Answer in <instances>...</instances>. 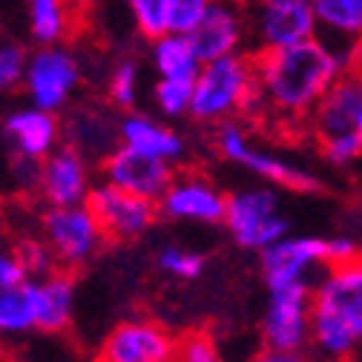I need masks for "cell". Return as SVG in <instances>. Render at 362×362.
<instances>
[{"mask_svg": "<svg viewBox=\"0 0 362 362\" xmlns=\"http://www.w3.org/2000/svg\"><path fill=\"white\" fill-rule=\"evenodd\" d=\"M178 339L153 320H127L115 325L101 348L98 362H173Z\"/></svg>", "mask_w": 362, "mask_h": 362, "instance_id": "5bb4252c", "label": "cell"}, {"mask_svg": "<svg viewBox=\"0 0 362 362\" xmlns=\"http://www.w3.org/2000/svg\"><path fill=\"white\" fill-rule=\"evenodd\" d=\"M141 98V64L135 58H118L107 75V101L115 110H139Z\"/></svg>", "mask_w": 362, "mask_h": 362, "instance_id": "484cf974", "label": "cell"}, {"mask_svg": "<svg viewBox=\"0 0 362 362\" xmlns=\"http://www.w3.org/2000/svg\"><path fill=\"white\" fill-rule=\"evenodd\" d=\"M362 98V78L345 69L308 112L302 129L331 167H348L362 158V139L356 132V110Z\"/></svg>", "mask_w": 362, "mask_h": 362, "instance_id": "3957f363", "label": "cell"}, {"mask_svg": "<svg viewBox=\"0 0 362 362\" xmlns=\"http://www.w3.org/2000/svg\"><path fill=\"white\" fill-rule=\"evenodd\" d=\"M72 6L66 0H26V26L35 47L64 43L72 35Z\"/></svg>", "mask_w": 362, "mask_h": 362, "instance_id": "cb8c5ba5", "label": "cell"}, {"mask_svg": "<svg viewBox=\"0 0 362 362\" xmlns=\"http://www.w3.org/2000/svg\"><path fill=\"white\" fill-rule=\"evenodd\" d=\"M216 150L224 161H230L242 170H250L253 175L270 181L274 187H285V190H296V193H313L320 190V175L299 167V164H291L279 156H274L270 150L259 147L250 132L245 129L242 121H221L216 124Z\"/></svg>", "mask_w": 362, "mask_h": 362, "instance_id": "8992f818", "label": "cell"}, {"mask_svg": "<svg viewBox=\"0 0 362 362\" xmlns=\"http://www.w3.org/2000/svg\"><path fill=\"white\" fill-rule=\"evenodd\" d=\"M356 256H362V253H359V245L354 239H348V236L328 239V264H339V262H348Z\"/></svg>", "mask_w": 362, "mask_h": 362, "instance_id": "e575fe53", "label": "cell"}, {"mask_svg": "<svg viewBox=\"0 0 362 362\" xmlns=\"http://www.w3.org/2000/svg\"><path fill=\"white\" fill-rule=\"evenodd\" d=\"M40 230H43V245L52 250L58 267L64 270H78L89 264L107 245L101 224L93 216V210L86 207V202L49 207L43 213Z\"/></svg>", "mask_w": 362, "mask_h": 362, "instance_id": "9c48e42d", "label": "cell"}, {"mask_svg": "<svg viewBox=\"0 0 362 362\" xmlns=\"http://www.w3.org/2000/svg\"><path fill=\"white\" fill-rule=\"evenodd\" d=\"M118 144L147 153V156H156V158H164L170 164H178L187 156L185 135L173 127H167L164 121L147 115V112H139V110H129L118 118Z\"/></svg>", "mask_w": 362, "mask_h": 362, "instance_id": "44dd1931", "label": "cell"}, {"mask_svg": "<svg viewBox=\"0 0 362 362\" xmlns=\"http://www.w3.org/2000/svg\"><path fill=\"white\" fill-rule=\"evenodd\" d=\"M173 362H224L218 348L213 345L210 337L204 334H190L185 339H178L175 348V359Z\"/></svg>", "mask_w": 362, "mask_h": 362, "instance_id": "d6a6232c", "label": "cell"}, {"mask_svg": "<svg viewBox=\"0 0 362 362\" xmlns=\"http://www.w3.org/2000/svg\"><path fill=\"white\" fill-rule=\"evenodd\" d=\"M23 279H29V276H26V267H23L18 250H9L6 245H0V291L21 285Z\"/></svg>", "mask_w": 362, "mask_h": 362, "instance_id": "836d02e7", "label": "cell"}, {"mask_svg": "<svg viewBox=\"0 0 362 362\" xmlns=\"http://www.w3.org/2000/svg\"><path fill=\"white\" fill-rule=\"evenodd\" d=\"M101 181H110V185L132 193V196H141L150 202H158V196L164 193V187L173 181L175 175V164L139 153L132 147L118 144L101 164Z\"/></svg>", "mask_w": 362, "mask_h": 362, "instance_id": "9a60e30c", "label": "cell"}, {"mask_svg": "<svg viewBox=\"0 0 362 362\" xmlns=\"http://www.w3.org/2000/svg\"><path fill=\"white\" fill-rule=\"evenodd\" d=\"M247 23V52L293 47L316 35L310 0H242Z\"/></svg>", "mask_w": 362, "mask_h": 362, "instance_id": "ba28073f", "label": "cell"}, {"mask_svg": "<svg viewBox=\"0 0 362 362\" xmlns=\"http://www.w3.org/2000/svg\"><path fill=\"white\" fill-rule=\"evenodd\" d=\"M153 104L158 115L164 118H185L190 110L193 81H173V78H156L153 83Z\"/></svg>", "mask_w": 362, "mask_h": 362, "instance_id": "4316f807", "label": "cell"}, {"mask_svg": "<svg viewBox=\"0 0 362 362\" xmlns=\"http://www.w3.org/2000/svg\"><path fill=\"white\" fill-rule=\"evenodd\" d=\"M187 37L202 64L230 52H247V23L242 0H213L202 21L187 32Z\"/></svg>", "mask_w": 362, "mask_h": 362, "instance_id": "e0dca14e", "label": "cell"}, {"mask_svg": "<svg viewBox=\"0 0 362 362\" xmlns=\"http://www.w3.org/2000/svg\"><path fill=\"white\" fill-rule=\"evenodd\" d=\"M325 362L362 348V256L328 264L310 291V345Z\"/></svg>", "mask_w": 362, "mask_h": 362, "instance_id": "7a4b0ae2", "label": "cell"}, {"mask_svg": "<svg viewBox=\"0 0 362 362\" xmlns=\"http://www.w3.org/2000/svg\"><path fill=\"white\" fill-rule=\"evenodd\" d=\"M0 224H4V210H0Z\"/></svg>", "mask_w": 362, "mask_h": 362, "instance_id": "ab89813d", "label": "cell"}, {"mask_svg": "<svg viewBox=\"0 0 362 362\" xmlns=\"http://www.w3.org/2000/svg\"><path fill=\"white\" fill-rule=\"evenodd\" d=\"M66 4H69L72 9H83V6L89 4V0H66Z\"/></svg>", "mask_w": 362, "mask_h": 362, "instance_id": "f35d334b", "label": "cell"}, {"mask_svg": "<svg viewBox=\"0 0 362 362\" xmlns=\"http://www.w3.org/2000/svg\"><path fill=\"white\" fill-rule=\"evenodd\" d=\"M150 66L156 78L173 81H196L202 61L193 52V43L181 32H164L150 40Z\"/></svg>", "mask_w": 362, "mask_h": 362, "instance_id": "603a6c76", "label": "cell"}, {"mask_svg": "<svg viewBox=\"0 0 362 362\" xmlns=\"http://www.w3.org/2000/svg\"><path fill=\"white\" fill-rule=\"evenodd\" d=\"M93 161H86L78 150L69 144H58L47 158L37 164V181L35 190L49 207H64V204H83L89 190L95 185Z\"/></svg>", "mask_w": 362, "mask_h": 362, "instance_id": "4fadbf2b", "label": "cell"}, {"mask_svg": "<svg viewBox=\"0 0 362 362\" xmlns=\"http://www.w3.org/2000/svg\"><path fill=\"white\" fill-rule=\"evenodd\" d=\"M26 58H29V49L23 43L0 37V93H15L23 83Z\"/></svg>", "mask_w": 362, "mask_h": 362, "instance_id": "f546056e", "label": "cell"}, {"mask_svg": "<svg viewBox=\"0 0 362 362\" xmlns=\"http://www.w3.org/2000/svg\"><path fill=\"white\" fill-rule=\"evenodd\" d=\"M253 98V55L230 52L202 64L196 81L187 118L196 124H221L247 112Z\"/></svg>", "mask_w": 362, "mask_h": 362, "instance_id": "277c9868", "label": "cell"}, {"mask_svg": "<svg viewBox=\"0 0 362 362\" xmlns=\"http://www.w3.org/2000/svg\"><path fill=\"white\" fill-rule=\"evenodd\" d=\"M250 55L253 98L247 112H259L285 129H302L308 112L322 98L325 89L345 69H351L348 61L316 35L293 47Z\"/></svg>", "mask_w": 362, "mask_h": 362, "instance_id": "6da1fadb", "label": "cell"}, {"mask_svg": "<svg viewBox=\"0 0 362 362\" xmlns=\"http://www.w3.org/2000/svg\"><path fill=\"white\" fill-rule=\"evenodd\" d=\"M61 121V141L78 150L86 161L101 164L118 147V118L101 104H69Z\"/></svg>", "mask_w": 362, "mask_h": 362, "instance_id": "ac0fdd59", "label": "cell"}, {"mask_svg": "<svg viewBox=\"0 0 362 362\" xmlns=\"http://www.w3.org/2000/svg\"><path fill=\"white\" fill-rule=\"evenodd\" d=\"M18 256H21L23 267H26L29 279H37L43 274H52V270H58V262H55L52 250L43 242H23V245H18Z\"/></svg>", "mask_w": 362, "mask_h": 362, "instance_id": "1f68e13d", "label": "cell"}, {"mask_svg": "<svg viewBox=\"0 0 362 362\" xmlns=\"http://www.w3.org/2000/svg\"><path fill=\"white\" fill-rule=\"evenodd\" d=\"M35 302V331L64 334L75 320V276L72 270H52L37 279H29Z\"/></svg>", "mask_w": 362, "mask_h": 362, "instance_id": "ffe728a7", "label": "cell"}, {"mask_svg": "<svg viewBox=\"0 0 362 362\" xmlns=\"http://www.w3.org/2000/svg\"><path fill=\"white\" fill-rule=\"evenodd\" d=\"M351 69L362 78V35H359V40L354 43V49H351Z\"/></svg>", "mask_w": 362, "mask_h": 362, "instance_id": "8d00e7d4", "label": "cell"}, {"mask_svg": "<svg viewBox=\"0 0 362 362\" xmlns=\"http://www.w3.org/2000/svg\"><path fill=\"white\" fill-rule=\"evenodd\" d=\"M224 196L210 178L199 173H175L173 181L158 196V213L170 221L190 224H221L224 218Z\"/></svg>", "mask_w": 362, "mask_h": 362, "instance_id": "2e32d148", "label": "cell"}, {"mask_svg": "<svg viewBox=\"0 0 362 362\" xmlns=\"http://www.w3.org/2000/svg\"><path fill=\"white\" fill-rule=\"evenodd\" d=\"M127 9L141 37L153 40L167 32V0H127Z\"/></svg>", "mask_w": 362, "mask_h": 362, "instance_id": "f1b7e54d", "label": "cell"}, {"mask_svg": "<svg viewBox=\"0 0 362 362\" xmlns=\"http://www.w3.org/2000/svg\"><path fill=\"white\" fill-rule=\"evenodd\" d=\"M4 139L18 158L40 161L61 144V118L58 112L40 107H18L4 118Z\"/></svg>", "mask_w": 362, "mask_h": 362, "instance_id": "d6986e66", "label": "cell"}, {"mask_svg": "<svg viewBox=\"0 0 362 362\" xmlns=\"http://www.w3.org/2000/svg\"><path fill=\"white\" fill-rule=\"evenodd\" d=\"M213 0H167V32H181L187 35Z\"/></svg>", "mask_w": 362, "mask_h": 362, "instance_id": "4dcf8cb0", "label": "cell"}, {"mask_svg": "<svg viewBox=\"0 0 362 362\" xmlns=\"http://www.w3.org/2000/svg\"><path fill=\"white\" fill-rule=\"evenodd\" d=\"M233 242L245 250H264L285 233H291V221L279 207L276 187H242L224 199V218Z\"/></svg>", "mask_w": 362, "mask_h": 362, "instance_id": "52a82bcc", "label": "cell"}, {"mask_svg": "<svg viewBox=\"0 0 362 362\" xmlns=\"http://www.w3.org/2000/svg\"><path fill=\"white\" fill-rule=\"evenodd\" d=\"M316 37L337 49L351 66V49L362 35V0H310Z\"/></svg>", "mask_w": 362, "mask_h": 362, "instance_id": "7402d4cb", "label": "cell"}, {"mask_svg": "<svg viewBox=\"0 0 362 362\" xmlns=\"http://www.w3.org/2000/svg\"><path fill=\"white\" fill-rule=\"evenodd\" d=\"M310 282L267 291L262 342L270 351H308L310 345Z\"/></svg>", "mask_w": 362, "mask_h": 362, "instance_id": "30bf717a", "label": "cell"}, {"mask_svg": "<svg viewBox=\"0 0 362 362\" xmlns=\"http://www.w3.org/2000/svg\"><path fill=\"white\" fill-rule=\"evenodd\" d=\"M83 83V61L69 43H43L26 58L23 89L32 107L64 112Z\"/></svg>", "mask_w": 362, "mask_h": 362, "instance_id": "5b68a950", "label": "cell"}, {"mask_svg": "<svg viewBox=\"0 0 362 362\" xmlns=\"http://www.w3.org/2000/svg\"><path fill=\"white\" fill-rule=\"evenodd\" d=\"M262 279L270 288H282L293 282H316V276L328 267V239L316 236H291L285 233L274 245L259 250Z\"/></svg>", "mask_w": 362, "mask_h": 362, "instance_id": "7c38bea8", "label": "cell"}, {"mask_svg": "<svg viewBox=\"0 0 362 362\" xmlns=\"http://www.w3.org/2000/svg\"><path fill=\"white\" fill-rule=\"evenodd\" d=\"M86 207L98 218L107 242H121V245L141 239L158 218L156 202L132 196V193L110 185V181L93 185V190L86 196Z\"/></svg>", "mask_w": 362, "mask_h": 362, "instance_id": "8fae6325", "label": "cell"}, {"mask_svg": "<svg viewBox=\"0 0 362 362\" xmlns=\"http://www.w3.org/2000/svg\"><path fill=\"white\" fill-rule=\"evenodd\" d=\"M250 362H310V359L305 356V351H270V348H264Z\"/></svg>", "mask_w": 362, "mask_h": 362, "instance_id": "d590c367", "label": "cell"}, {"mask_svg": "<svg viewBox=\"0 0 362 362\" xmlns=\"http://www.w3.org/2000/svg\"><path fill=\"white\" fill-rule=\"evenodd\" d=\"M156 262H158V267L164 270L167 276L181 279V282H196L204 274V264H207V259L202 253L187 250V247H178V245L161 247Z\"/></svg>", "mask_w": 362, "mask_h": 362, "instance_id": "83f0119b", "label": "cell"}, {"mask_svg": "<svg viewBox=\"0 0 362 362\" xmlns=\"http://www.w3.org/2000/svg\"><path fill=\"white\" fill-rule=\"evenodd\" d=\"M35 331V302L29 279L0 291V337H18Z\"/></svg>", "mask_w": 362, "mask_h": 362, "instance_id": "d4e9b609", "label": "cell"}, {"mask_svg": "<svg viewBox=\"0 0 362 362\" xmlns=\"http://www.w3.org/2000/svg\"><path fill=\"white\" fill-rule=\"evenodd\" d=\"M356 132H359V139H362V98H359V110H356Z\"/></svg>", "mask_w": 362, "mask_h": 362, "instance_id": "74e56055", "label": "cell"}]
</instances>
